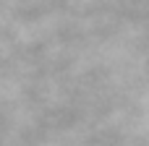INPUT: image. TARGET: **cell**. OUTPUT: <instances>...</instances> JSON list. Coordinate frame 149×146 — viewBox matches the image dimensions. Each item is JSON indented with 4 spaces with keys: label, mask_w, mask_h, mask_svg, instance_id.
<instances>
[]
</instances>
